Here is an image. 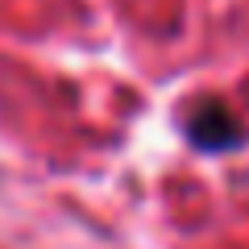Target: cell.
<instances>
[{"instance_id": "obj_1", "label": "cell", "mask_w": 249, "mask_h": 249, "mask_svg": "<svg viewBox=\"0 0 249 249\" xmlns=\"http://www.w3.org/2000/svg\"><path fill=\"white\" fill-rule=\"evenodd\" d=\"M187 142L204 154H224V150H237L245 142V129L220 100H204L187 116Z\"/></svg>"}]
</instances>
